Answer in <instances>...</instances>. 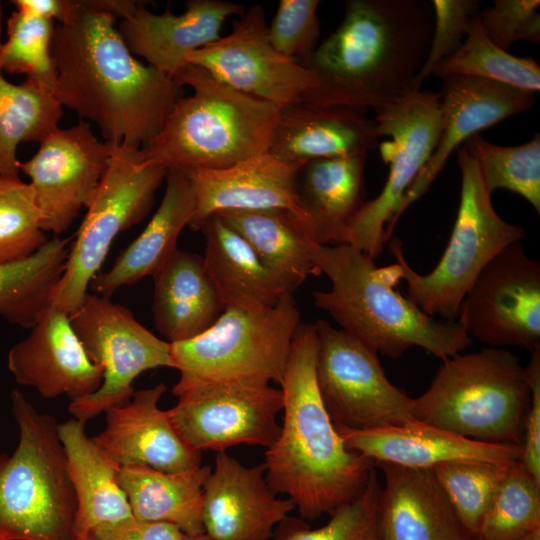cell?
<instances>
[{
	"mask_svg": "<svg viewBox=\"0 0 540 540\" xmlns=\"http://www.w3.org/2000/svg\"><path fill=\"white\" fill-rule=\"evenodd\" d=\"M465 145L475 157L483 182L490 194L505 189L522 196L540 213V137L521 145L500 146L486 141L479 133Z\"/></svg>",
	"mask_w": 540,
	"mask_h": 540,
	"instance_id": "obj_37",
	"label": "cell"
},
{
	"mask_svg": "<svg viewBox=\"0 0 540 540\" xmlns=\"http://www.w3.org/2000/svg\"><path fill=\"white\" fill-rule=\"evenodd\" d=\"M490 347L540 349V262L521 243L500 251L467 291L456 319Z\"/></svg>",
	"mask_w": 540,
	"mask_h": 540,
	"instance_id": "obj_14",
	"label": "cell"
},
{
	"mask_svg": "<svg viewBox=\"0 0 540 540\" xmlns=\"http://www.w3.org/2000/svg\"><path fill=\"white\" fill-rule=\"evenodd\" d=\"M368 152L306 161L298 171L297 194L316 244L348 243L349 227L365 203Z\"/></svg>",
	"mask_w": 540,
	"mask_h": 540,
	"instance_id": "obj_27",
	"label": "cell"
},
{
	"mask_svg": "<svg viewBox=\"0 0 540 540\" xmlns=\"http://www.w3.org/2000/svg\"><path fill=\"white\" fill-rule=\"evenodd\" d=\"M312 255L331 282L313 292L314 304L375 352L399 358L417 346L443 361L473 342L458 320H437L396 291L361 250L314 243Z\"/></svg>",
	"mask_w": 540,
	"mask_h": 540,
	"instance_id": "obj_4",
	"label": "cell"
},
{
	"mask_svg": "<svg viewBox=\"0 0 540 540\" xmlns=\"http://www.w3.org/2000/svg\"><path fill=\"white\" fill-rule=\"evenodd\" d=\"M380 137L366 113L300 101L280 107L268 153L288 163L369 152Z\"/></svg>",
	"mask_w": 540,
	"mask_h": 540,
	"instance_id": "obj_25",
	"label": "cell"
},
{
	"mask_svg": "<svg viewBox=\"0 0 540 540\" xmlns=\"http://www.w3.org/2000/svg\"><path fill=\"white\" fill-rule=\"evenodd\" d=\"M529 402L518 357L488 347L443 360L427 390L413 398V417L472 440L521 446Z\"/></svg>",
	"mask_w": 540,
	"mask_h": 540,
	"instance_id": "obj_7",
	"label": "cell"
},
{
	"mask_svg": "<svg viewBox=\"0 0 540 540\" xmlns=\"http://www.w3.org/2000/svg\"><path fill=\"white\" fill-rule=\"evenodd\" d=\"M186 61L237 91L279 107L300 102L316 84L310 69L273 47L259 4H252L233 21L228 35L189 53Z\"/></svg>",
	"mask_w": 540,
	"mask_h": 540,
	"instance_id": "obj_17",
	"label": "cell"
},
{
	"mask_svg": "<svg viewBox=\"0 0 540 540\" xmlns=\"http://www.w3.org/2000/svg\"><path fill=\"white\" fill-rule=\"evenodd\" d=\"M211 467L163 472L145 465L121 466L117 480L125 492L135 520L165 523L186 536L204 533L203 486Z\"/></svg>",
	"mask_w": 540,
	"mask_h": 540,
	"instance_id": "obj_33",
	"label": "cell"
},
{
	"mask_svg": "<svg viewBox=\"0 0 540 540\" xmlns=\"http://www.w3.org/2000/svg\"><path fill=\"white\" fill-rule=\"evenodd\" d=\"M192 88L141 150L166 169H222L268 152L280 107L244 94L188 63L175 76Z\"/></svg>",
	"mask_w": 540,
	"mask_h": 540,
	"instance_id": "obj_5",
	"label": "cell"
},
{
	"mask_svg": "<svg viewBox=\"0 0 540 540\" xmlns=\"http://www.w3.org/2000/svg\"><path fill=\"white\" fill-rule=\"evenodd\" d=\"M11 411L19 430L11 454H0V538L75 540L77 500L58 422L17 389Z\"/></svg>",
	"mask_w": 540,
	"mask_h": 540,
	"instance_id": "obj_6",
	"label": "cell"
},
{
	"mask_svg": "<svg viewBox=\"0 0 540 540\" xmlns=\"http://www.w3.org/2000/svg\"><path fill=\"white\" fill-rule=\"evenodd\" d=\"M164 383L135 391L131 401L108 409L105 428L92 437L119 466L139 464L163 472L201 465V452L179 435L167 410L159 407Z\"/></svg>",
	"mask_w": 540,
	"mask_h": 540,
	"instance_id": "obj_22",
	"label": "cell"
},
{
	"mask_svg": "<svg viewBox=\"0 0 540 540\" xmlns=\"http://www.w3.org/2000/svg\"><path fill=\"white\" fill-rule=\"evenodd\" d=\"M335 427L347 449L371 459L375 465L391 463L432 470L457 461L511 465L522 457L521 446L472 440L416 419L372 429Z\"/></svg>",
	"mask_w": 540,
	"mask_h": 540,
	"instance_id": "obj_21",
	"label": "cell"
},
{
	"mask_svg": "<svg viewBox=\"0 0 540 540\" xmlns=\"http://www.w3.org/2000/svg\"><path fill=\"white\" fill-rule=\"evenodd\" d=\"M301 323L293 295L257 309L225 308L202 334L170 343L177 397L199 386L221 382H275L280 385L292 340Z\"/></svg>",
	"mask_w": 540,
	"mask_h": 540,
	"instance_id": "obj_9",
	"label": "cell"
},
{
	"mask_svg": "<svg viewBox=\"0 0 540 540\" xmlns=\"http://www.w3.org/2000/svg\"><path fill=\"white\" fill-rule=\"evenodd\" d=\"M70 238L54 236L32 255L0 264V317L31 329L49 307L66 265Z\"/></svg>",
	"mask_w": 540,
	"mask_h": 540,
	"instance_id": "obj_34",
	"label": "cell"
},
{
	"mask_svg": "<svg viewBox=\"0 0 540 540\" xmlns=\"http://www.w3.org/2000/svg\"><path fill=\"white\" fill-rule=\"evenodd\" d=\"M71 325L89 359L103 369L99 389L71 401L69 413L82 422L129 401L133 382L143 372L174 368L170 343L140 324L132 312L109 298L87 294L69 315Z\"/></svg>",
	"mask_w": 540,
	"mask_h": 540,
	"instance_id": "obj_12",
	"label": "cell"
},
{
	"mask_svg": "<svg viewBox=\"0 0 540 540\" xmlns=\"http://www.w3.org/2000/svg\"><path fill=\"white\" fill-rule=\"evenodd\" d=\"M381 540H474L430 469L378 463Z\"/></svg>",
	"mask_w": 540,
	"mask_h": 540,
	"instance_id": "obj_26",
	"label": "cell"
},
{
	"mask_svg": "<svg viewBox=\"0 0 540 540\" xmlns=\"http://www.w3.org/2000/svg\"><path fill=\"white\" fill-rule=\"evenodd\" d=\"M58 434L77 500L75 537L133 521L117 480L120 467L87 435L85 422L59 423Z\"/></svg>",
	"mask_w": 540,
	"mask_h": 540,
	"instance_id": "obj_28",
	"label": "cell"
},
{
	"mask_svg": "<svg viewBox=\"0 0 540 540\" xmlns=\"http://www.w3.org/2000/svg\"><path fill=\"white\" fill-rule=\"evenodd\" d=\"M111 151V144L80 120L50 133L30 159L20 162L19 171L30 179L44 232L59 236L87 209L108 168Z\"/></svg>",
	"mask_w": 540,
	"mask_h": 540,
	"instance_id": "obj_16",
	"label": "cell"
},
{
	"mask_svg": "<svg viewBox=\"0 0 540 540\" xmlns=\"http://www.w3.org/2000/svg\"><path fill=\"white\" fill-rule=\"evenodd\" d=\"M319 0H280L268 25L273 47L302 65L312 56L320 37Z\"/></svg>",
	"mask_w": 540,
	"mask_h": 540,
	"instance_id": "obj_43",
	"label": "cell"
},
{
	"mask_svg": "<svg viewBox=\"0 0 540 540\" xmlns=\"http://www.w3.org/2000/svg\"><path fill=\"white\" fill-rule=\"evenodd\" d=\"M54 29L50 19L15 10L7 21V40L0 48L2 70L25 74L26 79L55 94Z\"/></svg>",
	"mask_w": 540,
	"mask_h": 540,
	"instance_id": "obj_39",
	"label": "cell"
},
{
	"mask_svg": "<svg viewBox=\"0 0 540 540\" xmlns=\"http://www.w3.org/2000/svg\"><path fill=\"white\" fill-rule=\"evenodd\" d=\"M305 162H283L267 152L222 169L181 170L196 200L188 227L197 231L207 217L225 210L280 209L307 222L297 194L298 171Z\"/></svg>",
	"mask_w": 540,
	"mask_h": 540,
	"instance_id": "obj_23",
	"label": "cell"
},
{
	"mask_svg": "<svg viewBox=\"0 0 540 540\" xmlns=\"http://www.w3.org/2000/svg\"><path fill=\"white\" fill-rule=\"evenodd\" d=\"M185 540H211L205 533L194 535V536H186Z\"/></svg>",
	"mask_w": 540,
	"mask_h": 540,
	"instance_id": "obj_49",
	"label": "cell"
},
{
	"mask_svg": "<svg viewBox=\"0 0 540 540\" xmlns=\"http://www.w3.org/2000/svg\"><path fill=\"white\" fill-rule=\"evenodd\" d=\"M530 355L525 367L530 386V402L523 426L521 463L540 482V349Z\"/></svg>",
	"mask_w": 540,
	"mask_h": 540,
	"instance_id": "obj_46",
	"label": "cell"
},
{
	"mask_svg": "<svg viewBox=\"0 0 540 540\" xmlns=\"http://www.w3.org/2000/svg\"><path fill=\"white\" fill-rule=\"evenodd\" d=\"M163 199L149 223L116 258L106 272L91 282L94 294L110 298L121 287L153 276L174 254L182 230L195 212V194L185 175L168 169Z\"/></svg>",
	"mask_w": 540,
	"mask_h": 540,
	"instance_id": "obj_29",
	"label": "cell"
},
{
	"mask_svg": "<svg viewBox=\"0 0 540 540\" xmlns=\"http://www.w3.org/2000/svg\"><path fill=\"white\" fill-rule=\"evenodd\" d=\"M178 398L168 415L182 439L201 453L241 444L267 449L279 434L283 394L270 384L211 383Z\"/></svg>",
	"mask_w": 540,
	"mask_h": 540,
	"instance_id": "obj_15",
	"label": "cell"
},
{
	"mask_svg": "<svg viewBox=\"0 0 540 540\" xmlns=\"http://www.w3.org/2000/svg\"><path fill=\"white\" fill-rule=\"evenodd\" d=\"M0 540H2V539L0 538Z\"/></svg>",
	"mask_w": 540,
	"mask_h": 540,
	"instance_id": "obj_51",
	"label": "cell"
},
{
	"mask_svg": "<svg viewBox=\"0 0 540 540\" xmlns=\"http://www.w3.org/2000/svg\"><path fill=\"white\" fill-rule=\"evenodd\" d=\"M314 325L316 383L334 425L372 429L414 420L413 398L390 382L377 352L325 320Z\"/></svg>",
	"mask_w": 540,
	"mask_h": 540,
	"instance_id": "obj_13",
	"label": "cell"
},
{
	"mask_svg": "<svg viewBox=\"0 0 540 540\" xmlns=\"http://www.w3.org/2000/svg\"><path fill=\"white\" fill-rule=\"evenodd\" d=\"M442 128L437 146L407 190L399 218L423 196L450 155L474 134L534 106L535 94L499 82L467 75L440 78Z\"/></svg>",
	"mask_w": 540,
	"mask_h": 540,
	"instance_id": "obj_19",
	"label": "cell"
},
{
	"mask_svg": "<svg viewBox=\"0 0 540 540\" xmlns=\"http://www.w3.org/2000/svg\"><path fill=\"white\" fill-rule=\"evenodd\" d=\"M461 171L457 216L447 247L437 265L426 274L406 262L402 242L391 238L389 250L396 263L380 267L393 286L406 284V297L429 316L456 320L462 301L481 270L508 245L521 241L525 230L499 216L492 205L478 163L465 146L456 149Z\"/></svg>",
	"mask_w": 540,
	"mask_h": 540,
	"instance_id": "obj_8",
	"label": "cell"
},
{
	"mask_svg": "<svg viewBox=\"0 0 540 540\" xmlns=\"http://www.w3.org/2000/svg\"><path fill=\"white\" fill-rule=\"evenodd\" d=\"M238 232L288 295L321 271L312 255L310 226L294 213L280 209L225 210L215 213Z\"/></svg>",
	"mask_w": 540,
	"mask_h": 540,
	"instance_id": "obj_32",
	"label": "cell"
},
{
	"mask_svg": "<svg viewBox=\"0 0 540 540\" xmlns=\"http://www.w3.org/2000/svg\"><path fill=\"white\" fill-rule=\"evenodd\" d=\"M0 67V177L18 178L17 149L58 129L63 107L55 94L29 79L10 82Z\"/></svg>",
	"mask_w": 540,
	"mask_h": 540,
	"instance_id": "obj_35",
	"label": "cell"
},
{
	"mask_svg": "<svg viewBox=\"0 0 540 540\" xmlns=\"http://www.w3.org/2000/svg\"><path fill=\"white\" fill-rule=\"evenodd\" d=\"M316 354L315 325L301 322L280 383V431L264 462L271 490L287 495L308 521L358 497L375 469L371 459L346 448L326 411L316 383Z\"/></svg>",
	"mask_w": 540,
	"mask_h": 540,
	"instance_id": "obj_3",
	"label": "cell"
},
{
	"mask_svg": "<svg viewBox=\"0 0 540 540\" xmlns=\"http://www.w3.org/2000/svg\"><path fill=\"white\" fill-rule=\"evenodd\" d=\"M175 526L165 523H147L133 520L129 523L92 531L75 540H185Z\"/></svg>",
	"mask_w": 540,
	"mask_h": 540,
	"instance_id": "obj_47",
	"label": "cell"
},
{
	"mask_svg": "<svg viewBox=\"0 0 540 540\" xmlns=\"http://www.w3.org/2000/svg\"><path fill=\"white\" fill-rule=\"evenodd\" d=\"M479 77L536 93L540 90V66L532 58L516 57L496 46L475 17L459 49L436 64L430 75Z\"/></svg>",
	"mask_w": 540,
	"mask_h": 540,
	"instance_id": "obj_36",
	"label": "cell"
},
{
	"mask_svg": "<svg viewBox=\"0 0 540 540\" xmlns=\"http://www.w3.org/2000/svg\"><path fill=\"white\" fill-rule=\"evenodd\" d=\"M7 367L18 384L43 398L65 395L70 402L96 392L103 379V369L89 359L69 314L50 305L30 334L10 348Z\"/></svg>",
	"mask_w": 540,
	"mask_h": 540,
	"instance_id": "obj_20",
	"label": "cell"
},
{
	"mask_svg": "<svg viewBox=\"0 0 540 540\" xmlns=\"http://www.w3.org/2000/svg\"><path fill=\"white\" fill-rule=\"evenodd\" d=\"M48 240L30 184L0 177V264L32 255Z\"/></svg>",
	"mask_w": 540,
	"mask_h": 540,
	"instance_id": "obj_42",
	"label": "cell"
},
{
	"mask_svg": "<svg viewBox=\"0 0 540 540\" xmlns=\"http://www.w3.org/2000/svg\"><path fill=\"white\" fill-rule=\"evenodd\" d=\"M1 32H2V5H1V2H0V48H1Z\"/></svg>",
	"mask_w": 540,
	"mask_h": 540,
	"instance_id": "obj_50",
	"label": "cell"
},
{
	"mask_svg": "<svg viewBox=\"0 0 540 540\" xmlns=\"http://www.w3.org/2000/svg\"><path fill=\"white\" fill-rule=\"evenodd\" d=\"M133 9L131 0H83L55 24L51 54L60 105L94 124L104 141L142 148L163 127L183 85L127 47L116 19Z\"/></svg>",
	"mask_w": 540,
	"mask_h": 540,
	"instance_id": "obj_1",
	"label": "cell"
},
{
	"mask_svg": "<svg viewBox=\"0 0 540 540\" xmlns=\"http://www.w3.org/2000/svg\"><path fill=\"white\" fill-rule=\"evenodd\" d=\"M474 540H481V539H474ZM521 540H540V529L534 531L532 534L528 535L527 537Z\"/></svg>",
	"mask_w": 540,
	"mask_h": 540,
	"instance_id": "obj_48",
	"label": "cell"
},
{
	"mask_svg": "<svg viewBox=\"0 0 540 540\" xmlns=\"http://www.w3.org/2000/svg\"><path fill=\"white\" fill-rule=\"evenodd\" d=\"M433 29L424 65L413 83V90H421L432 68L455 53L465 40L471 24L479 14L477 0H433Z\"/></svg>",
	"mask_w": 540,
	"mask_h": 540,
	"instance_id": "obj_44",
	"label": "cell"
},
{
	"mask_svg": "<svg viewBox=\"0 0 540 540\" xmlns=\"http://www.w3.org/2000/svg\"><path fill=\"white\" fill-rule=\"evenodd\" d=\"M540 529V482L521 461L506 468L477 538L521 540Z\"/></svg>",
	"mask_w": 540,
	"mask_h": 540,
	"instance_id": "obj_38",
	"label": "cell"
},
{
	"mask_svg": "<svg viewBox=\"0 0 540 540\" xmlns=\"http://www.w3.org/2000/svg\"><path fill=\"white\" fill-rule=\"evenodd\" d=\"M152 277L154 323L169 343L202 334L225 309L203 256L177 249Z\"/></svg>",
	"mask_w": 540,
	"mask_h": 540,
	"instance_id": "obj_30",
	"label": "cell"
},
{
	"mask_svg": "<svg viewBox=\"0 0 540 540\" xmlns=\"http://www.w3.org/2000/svg\"><path fill=\"white\" fill-rule=\"evenodd\" d=\"M539 0H494L479 12L485 35L508 51L516 41L540 42Z\"/></svg>",
	"mask_w": 540,
	"mask_h": 540,
	"instance_id": "obj_45",
	"label": "cell"
},
{
	"mask_svg": "<svg viewBox=\"0 0 540 540\" xmlns=\"http://www.w3.org/2000/svg\"><path fill=\"white\" fill-rule=\"evenodd\" d=\"M185 6L178 15L171 12L170 5L155 14L140 3L117 25L133 55L174 78L188 64L189 53L218 40L225 21L241 17L246 10L240 3L225 0H189Z\"/></svg>",
	"mask_w": 540,
	"mask_h": 540,
	"instance_id": "obj_24",
	"label": "cell"
},
{
	"mask_svg": "<svg viewBox=\"0 0 540 540\" xmlns=\"http://www.w3.org/2000/svg\"><path fill=\"white\" fill-rule=\"evenodd\" d=\"M294 508L271 490L264 463L246 467L226 451L216 453L203 486L202 524L211 540H270Z\"/></svg>",
	"mask_w": 540,
	"mask_h": 540,
	"instance_id": "obj_18",
	"label": "cell"
},
{
	"mask_svg": "<svg viewBox=\"0 0 540 540\" xmlns=\"http://www.w3.org/2000/svg\"><path fill=\"white\" fill-rule=\"evenodd\" d=\"M433 29L424 0H347L337 29L303 66L316 84L301 101L366 113L413 90Z\"/></svg>",
	"mask_w": 540,
	"mask_h": 540,
	"instance_id": "obj_2",
	"label": "cell"
},
{
	"mask_svg": "<svg viewBox=\"0 0 540 540\" xmlns=\"http://www.w3.org/2000/svg\"><path fill=\"white\" fill-rule=\"evenodd\" d=\"M110 144L108 168L70 245L64 272L50 299V306L69 315L84 302L114 239L148 215L168 172L147 161L141 148Z\"/></svg>",
	"mask_w": 540,
	"mask_h": 540,
	"instance_id": "obj_10",
	"label": "cell"
},
{
	"mask_svg": "<svg viewBox=\"0 0 540 540\" xmlns=\"http://www.w3.org/2000/svg\"><path fill=\"white\" fill-rule=\"evenodd\" d=\"M508 466L486 461H457L432 469L455 514L473 539L477 538Z\"/></svg>",
	"mask_w": 540,
	"mask_h": 540,
	"instance_id": "obj_40",
	"label": "cell"
},
{
	"mask_svg": "<svg viewBox=\"0 0 540 540\" xmlns=\"http://www.w3.org/2000/svg\"><path fill=\"white\" fill-rule=\"evenodd\" d=\"M381 158L389 166L379 195L365 201L349 227V245L375 259L391 239L404 196L434 152L442 128L440 94L412 90L375 111Z\"/></svg>",
	"mask_w": 540,
	"mask_h": 540,
	"instance_id": "obj_11",
	"label": "cell"
},
{
	"mask_svg": "<svg viewBox=\"0 0 540 540\" xmlns=\"http://www.w3.org/2000/svg\"><path fill=\"white\" fill-rule=\"evenodd\" d=\"M380 494L381 485L374 469L363 492L331 513L326 524L313 529L304 519L287 516L270 540H381Z\"/></svg>",
	"mask_w": 540,
	"mask_h": 540,
	"instance_id": "obj_41",
	"label": "cell"
},
{
	"mask_svg": "<svg viewBox=\"0 0 540 540\" xmlns=\"http://www.w3.org/2000/svg\"><path fill=\"white\" fill-rule=\"evenodd\" d=\"M199 230L205 237L204 267L224 308L269 307L288 295L249 243L219 216L207 217Z\"/></svg>",
	"mask_w": 540,
	"mask_h": 540,
	"instance_id": "obj_31",
	"label": "cell"
}]
</instances>
